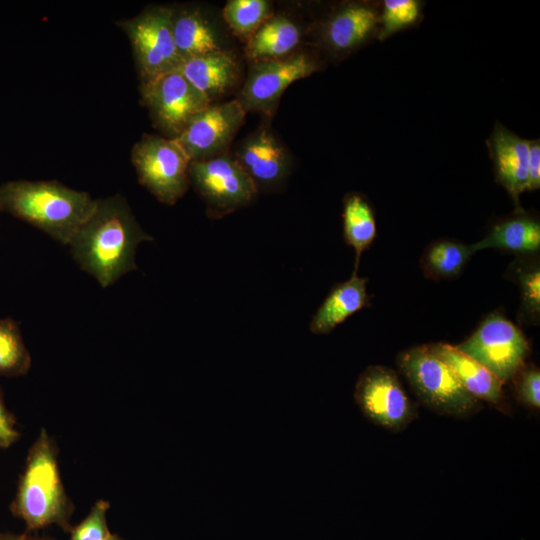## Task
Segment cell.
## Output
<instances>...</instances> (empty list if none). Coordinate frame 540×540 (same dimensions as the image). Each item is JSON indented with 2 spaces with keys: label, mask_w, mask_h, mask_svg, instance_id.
I'll return each instance as SVG.
<instances>
[{
  "label": "cell",
  "mask_w": 540,
  "mask_h": 540,
  "mask_svg": "<svg viewBox=\"0 0 540 540\" xmlns=\"http://www.w3.org/2000/svg\"><path fill=\"white\" fill-rule=\"evenodd\" d=\"M149 240L152 237L142 230L126 199L114 195L96 199L68 245L80 267L108 287L136 269V248Z\"/></svg>",
  "instance_id": "6da1fadb"
},
{
  "label": "cell",
  "mask_w": 540,
  "mask_h": 540,
  "mask_svg": "<svg viewBox=\"0 0 540 540\" xmlns=\"http://www.w3.org/2000/svg\"><path fill=\"white\" fill-rule=\"evenodd\" d=\"M96 199L57 181H9L0 186V211L68 245L95 207Z\"/></svg>",
  "instance_id": "7a4b0ae2"
},
{
  "label": "cell",
  "mask_w": 540,
  "mask_h": 540,
  "mask_svg": "<svg viewBox=\"0 0 540 540\" xmlns=\"http://www.w3.org/2000/svg\"><path fill=\"white\" fill-rule=\"evenodd\" d=\"M53 440L42 430L32 445L18 491L13 512L37 530L51 524L69 527L72 507L62 484Z\"/></svg>",
  "instance_id": "3957f363"
},
{
  "label": "cell",
  "mask_w": 540,
  "mask_h": 540,
  "mask_svg": "<svg viewBox=\"0 0 540 540\" xmlns=\"http://www.w3.org/2000/svg\"><path fill=\"white\" fill-rule=\"evenodd\" d=\"M398 365L415 394L431 410L463 418L481 408L480 401L462 386L432 344L404 351L398 357Z\"/></svg>",
  "instance_id": "277c9868"
},
{
  "label": "cell",
  "mask_w": 540,
  "mask_h": 540,
  "mask_svg": "<svg viewBox=\"0 0 540 540\" xmlns=\"http://www.w3.org/2000/svg\"><path fill=\"white\" fill-rule=\"evenodd\" d=\"M127 35L141 81L178 70L182 59L172 31V8L149 5L117 22Z\"/></svg>",
  "instance_id": "5b68a950"
},
{
  "label": "cell",
  "mask_w": 540,
  "mask_h": 540,
  "mask_svg": "<svg viewBox=\"0 0 540 540\" xmlns=\"http://www.w3.org/2000/svg\"><path fill=\"white\" fill-rule=\"evenodd\" d=\"M131 162L139 183L165 205H174L190 185V160L174 139L143 134L131 149Z\"/></svg>",
  "instance_id": "8992f818"
},
{
  "label": "cell",
  "mask_w": 540,
  "mask_h": 540,
  "mask_svg": "<svg viewBox=\"0 0 540 540\" xmlns=\"http://www.w3.org/2000/svg\"><path fill=\"white\" fill-rule=\"evenodd\" d=\"M189 181L207 205L212 218H221L249 205L258 189L233 156L226 152L191 161Z\"/></svg>",
  "instance_id": "52a82bcc"
},
{
  "label": "cell",
  "mask_w": 540,
  "mask_h": 540,
  "mask_svg": "<svg viewBox=\"0 0 540 540\" xmlns=\"http://www.w3.org/2000/svg\"><path fill=\"white\" fill-rule=\"evenodd\" d=\"M140 95L154 126L170 139L211 104L179 70L141 81Z\"/></svg>",
  "instance_id": "ba28073f"
},
{
  "label": "cell",
  "mask_w": 540,
  "mask_h": 540,
  "mask_svg": "<svg viewBox=\"0 0 540 540\" xmlns=\"http://www.w3.org/2000/svg\"><path fill=\"white\" fill-rule=\"evenodd\" d=\"M456 347L502 383L515 377L529 353L522 331L497 312L487 316L473 334Z\"/></svg>",
  "instance_id": "9c48e42d"
},
{
  "label": "cell",
  "mask_w": 540,
  "mask_h": 540,
  "mask_svg": "<svg viewBox=\"0 0 540 540\" xmlns=\"http://www.w3.org/2000/svg\"><path fill=\"white\" fill-rule=\"evenodd\" d=\"M354 398L369 420L390 431H401L415 417L413 403L396 372L385 366L372 365L360 374Z\"/></svg>",
  "instance_id": "30bf717a"
},
{
  "label": "cell",
  "mask_w": 540,
  "mask_h": 540,
  "mask_svg": "<svg viewBox=\"0 0 540 540\" xmlns=\"http://www.w3.org/2000/svg\"><path fill=\"white\" fill-rule=\"evenodd\" d=\"M317 69L315 60L304 53L252 62L237 100L246 112L271 115L284 91L292 83L310 76Z\"/></svg>",
  "instance_id": "8fae6325"
},
{
  "label": "cell",
  "mask_w": 540,
  "mask_h": 540,
  "mask_svg": "<svg viewBox=\"0 0 540 540\" xmlns=\"http://www.w3.org/2000/svg\"><path fill=\"white\" fill-rule=\"evenodd\" d=\"M246 116L241 103L231 100L211 103L174 138L191 161L225 153Z\"/></svg>",
  "instance_id": "7c38bea8"
},
{
  "label": "cell",
  "mask_w": 540,
  "mask_h": 540,
  "mask_svg": "<svg viewBox=\"0 0 540 540\" xmlns=\"http://www.w3.org/2000/svg\"><path fill=\"white\" fill-rule=\"evenodd\" d=\"M233 157L253 180L258 191L277 187L289 172L287 149L266 127L261 126L250 134Z\"/></svg>",
  "instance_id": "4fadbf2b"
},
{
  "label": "cell",
  "mask_w": 540,
  "mask_h": 540,
  "mask_svg": "<svg viewBox=\"0 0 540 540\" xmlns=\"http://www.w3.org/2000/svg\"><path fill=\"white\" fill-rule=\"evenodd\" d=\"M488 145L494 163L496 181L506 189L517 209L520 210L519 196L528 190L529 141L517 136L500 123H496Z\"/></svg>",
  "instance_id": "5bb4252c"
},
{
  "label": "cell",
  "mask_w": 540,
  "mask_h": 540,
  "mask_svg": "<svg viewBox=\"0 0 540 540\" xmlns=\"http://www.w3.org/2000/svg\"><path fill=\"white\" fill-rule=\"evenodd\" d=\"M178 70L211 103L231 90L240 76L235 56L226 50L184 59Z\"/></svg>",
  "instance_id": "9a60e30c"
},
{
  "label": "cell",
  "mask_w": 540,
  "mask_h": 540,
  "mask_svg": "<svg viewBox=\"0 0 540 540\" xmlns=\"http://www.w3.org/2000/svg\"><path fill=\"white\" fill-rule=\"evenodd\" d=\"M366 283V278L353 272L348 280L336 284L313 315L310 331L318 335L328 334L348 317L366 307L369 303Z\"/></svg>",
  "instance_id": "2e32d148"
},
{
  "label": "cell",
  "mask_w": 540,
  "mask_h": 540,
  "mask_svg": "<svg viewBox=\"0 0 540 540\" xmlns=\"http://www.w3.org/2000/svg\"><path fill=\"white\" fill-rule=\"evenodd\" d=\"M378 23L379 14L371 6L361 3L348 4L328 19L323 37L332 50L346 52L368 39Z\"/></svg>",
  "instance_id": "e0dca14e"
},
{
  "label": "cell",
  "mask_w": 540,
  "mask_h": 540,
  "mask_svg": "<svg viewBox=\"0 0 540 540\" xmlns=\"http://www.w3.org/2000/svg\"><path fill=\"white\" fill-rule=\"evenodd\" d=\"M171 8L173 36L182 61L224 50L216 30L198 8Z\"/></svg>",
  "instance_id": "ac0fdd59"
},
{
  "label": "cell",
  "mask_w": 540,
  "mask_h": 540,
  "mask_svg": "<svg viewBox=\"0 0 540 540\" xmlns=\"http://www.w3.org/2000/svg\"><path fill=\"white\" fill-rule=\"evenodd\" d=\"M432 346L472 396L492 404H499L502 401L503 383L483 365L456 346L445 343H436Z\"/></svg>",
  "instance_id": "d6986e66"
},
{
  "label": "cell",
  "mask_w": 540,
  "mask_h": 540,
  "mask_svg": "<svg viewBox=\"0 0 540 540\" xmlns=\"http://www.w3.org/2000/svg\"><path fill=\"white\" fill-rule=\"evenodd\" d=\"M471 246L474 252L496 248L518 254L536 253L540 249V222L520 209L496 223L482 240Z\"/></svg>",
  "instance_id": "ffe728a7"
},
{
  "label": "cell",
  "mask_w": 540,
  "mask_h": 540,
  "mask_svg": "<svg viewBox=\"0 0 540 540\" xmlns=\"http://www.w3.org/2000/svg\"><path fill=\"white\" fill-rule=\"evenodd\" d=\"M300 38L299 27L291 19L273 16L247 39L245 55L252 62L284 58L291 55Z\"/></svg>",
  "instance_id": "44dd1931"
},
{
  "label": "cell",
  "mask_w": 540,
  "mask_h": 540,
  "mask_svg": "<svg viewBox=\"0 0 540 540\" xmlns=\"http://www.w3.org/2000/svg\"><path fill=\"white\" fill-rule=\"evenodd\" d=\"M342 218L344 240L355 251L353 272H357L362 253L371 246L377 234L374 212L363 195L349 193L343 200Z\"/></svg>",
  "instance_id": "7402d4cb"
},
{
  "label": "cell",
  "mask_w": 540,
  "mask_h": 540,
  "mask_svg": "<svg viewBox=\"0 0 540 540\" xmlns=\"http://www.w3.org/2000/svg\"><path fill=\"white\" fill-rule=\"evenodd\" d=\"M475 252L471 245L453 240H437L424 251L421 265L424 274L432 279H451L460 275Z\"/></svg>",
  "instance_id": "603a6c76"
},
{
  "label": "cell",
  "mask_w": 540,
  "mask_h": 540,
  "mask_svg": "<svg viewBox=\"0 0 540 540\" xmlns=\"http://www.w3.org/2000/svg\"><path fill=\"white\" fill-rule=\"evenodd\" d=\"M30 365V354L17 323L10 318L0 319V376L23 375Z\"/></svg>",
  "instance_id": "cb8c5ba5"
},
{
  "label": "cell",
  "mask_w": 540,
  "mask_h": 540,
  "mask_svg": "<svg viewBox=\"0 0 540 540\" xmlns=\"http://www.w3.org/2000/svg\"><path fill=\"white\" fill-rule=\"evenodd\" d=\"M270 7L266 0H229L223 17L234 34L248 39L270 18Z\"/></svg>",
  "instance_id": "d4e9b609"
},
{
  "label": "cell",
  "mask_w": 540,
  "mask_h": 540,
  "mask_svg": "<svg viewBox=\"0 0 540 540\" xmlns=\"http://www.w3.org/2000/svg\"><path fill=\"white\" fill-rule=\"evenodd\" d=\"M421 3L417 0H385L379 14L380 39L413 25L419 18Z\"/></svg>",
  "instance_id": "484cf974"
},
{
  "label": "cell",
  "mask_w": 540,
  "mask_h": 540,
  "mask_svg": "<svg viewBox=\"0 0 540 540\" xmlns=\"http://www.w3.org/2000/svg\"><path fill=\"white\" fill-rule=\"evenodd\" d=\"M516 277L520 285L523 314L535 323L540 316V268L538 262L519 266Z\"/></svg>",
  "instance_id": "4316f807"
},
{
  "label": "cell",
  "mask_w": 540,
  "mask_h": 540,
  "mask_svg": "<svg viewBox=\"0 0 540 540\" xmlns=\"http://www.w3.org/2000/svg\"><path fill=\"white\" fill-rule=\"evenodd\" d=\"M109 502L97 501L86 518L71 533L70 540H105L111 533L107 526Z\"/></svg>",
  "instance_id": "83f0119b"
},
{
  "label": "cell",
  "mask_w": 540,
  "mask_h": 540,
  "mask_svg": "<svg viewBox=\"0 0 540 540\" xmlns=\"http://www.w3.org/2000/svg\"><path fill=\"white\" fill-rule=\"evenodd\" d=\"M517 377L518 397L525 405L539 409L540 407V372L531 366L515 375Z\"/></svg>",
  "instance_id": "f1b7e54d"
},
{
  "label": "cell",
  "mask_w": 540,
  "mask_h": 540,
  "mask_svg": "<svg viewBox=\"0 0 540 540\" xmlns=\"http://www.w3.org/2000/svg\"><path fill=\"white\" fill-rule=\"evenodd\" d=\"M19 433L15 428L13 416L6 409L0 392V447L7 448L15 443Z\"/></svg>",
  "instance_id": "f546056e"
},
{
  "label": "cell",
  "mask_w": 540,
  "mask_h": 540,
  "mask_svg": "<svg viewBox=\"0 0 540 540\" xmlns=\"http://www.w3.org/2000/svg\"><path fill=\"white\" fill-rule=\"evenodd\" d=\"M528 190H536L540 187V142L529 141L527 160Z\"/></svg>",
  "instance_id": "4dcf8cb0"
},
{
  "label": "cell",
  "mask_w": 540,
  "mask_h": 540,
  "mask_svg": "<svg viewBox=\"0 0 540 540\" xmlns=\"http://www.w3.org/2000/svg\"><path fill=\"white\" fill-rule=\"evenodd\" d=\"M0 540H24V535L0 533Z\"/></svg>",
  "instance_id": "1f68e13d"
},
{
  "label": "cell",
  "mask_w": 540,
  "mask_h": 540,
  "mask_svg": "<svg viewBox=\"0 0 540 540\" xmlns=\"http://www.w3.org/2000/svg\"><path fill=\"white\" fill-rule=\"evenodd\" d=\"M105 540H122L117 535L110 534Z\"/></svg>",
  "instance_id": "d6a6232c"
},
{
  "label": "cell",
  "mask_w": 540,
  "mask_h": 540,
  "mask_svg": "<svg viewBox=\"0 0 540 540\" xmlns=\"http://www.w3.org/2000/svg\"><path fill=\"white\" fill-rule=\"evenodd\" d=\"M24 540H49V539L35 538V537L24 535Z\"/></svg>",
  "instance_id": "836d02e7"
}]
</instances>
